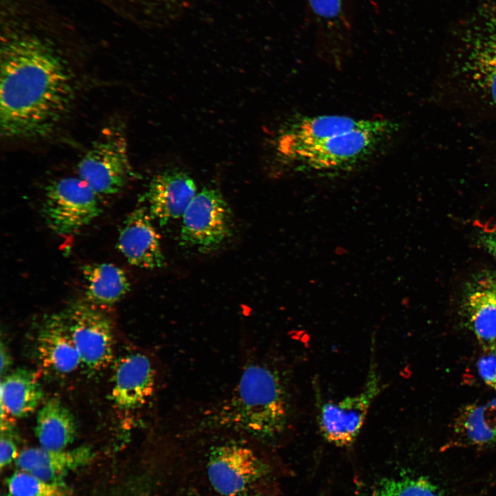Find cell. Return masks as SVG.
Masks as SVG:
<instances>
[{"label": "cell", "mask_w": 496, "mask_h": 496, "mask_svg": "<svg viewBox=\"0 0 496 496\" xmlns=\"http://www.w3.org/2000/svg\"><path fill=\"white\" fill-rule=\"evenodd\" d=\"M196 185L186 172L170 169L155 175L145 194L148 211L161 226L183 216L196 192Z\"/></svg>", "instance_id": "obj_11"}, {"label": "cell", "mask_w": 496, "mask_h": 496, "mask_svg": "<svg viewBox=\"0 0 496 496\" xmlns=\"http://www.w3.org/2000/svg\"><path fill=\"white\" fill-rule=\"evenodd\" d=\"M372 120L342 115L302 117L292 122L280 134L278 149L284 157L302 147L366 127Z\"/></svg>", "instance_id": "obj_12"}, {"label": "cell", "mask_w": 496, "mask_h": 496, "mask_svg": "<svg viewBox=\"0 0 496 496\" xmlns=\"http://www.w3.org/2000/svg\"><path fill=\"white\" fill-rule=\"evenodd\" d=\"M8 493L11 496H69L63 482H51L41 479L29 472L21 471L13 473L7 479Z\"/></svg>", "instance_id": "obj_24"}, {"label": "cell", "mask_w": 496, "mask_h": 496, "mask_svg": "<svg viewBox=\"0 0 496 496\" xmlns=\"http://www.w3.org/2000/svg\"><path fill=\"white\" fill-rule=\"evenodd\" d=\"M37 336L39 358L46 369L68 374L81 363L63 312L45 319Z\"/></svg>", "instance_id": "obj_15"}, {"label": "cell", "mask_w": 496, "mask_h": 496, "mask_svg": "<svg viewBox=\"0 0 496 496\" xmlns=\"http://www.w3.org/2000/svg\"><path fill=\"white\" fill-rule=\"evenodd\" d=\"M138 28H165L180 18L193 0H93Z\"/></svg>", "instance_id": "obj_17"}, {"label": "cell", "mask_w": 496, "mask_h": 496, "mask_svg": "<svg viewBox=\"0 0 496 496\" xmlns=\"http://www.w3.org/2000/svg\"><path fill=\"white\" fill-rule=\"evenodd\" d=\"M364 386L356 394L338 401L318 398L317 423L322 436L338 446H348L359 435L369 409L383 389L373 358L371 359Z\"/></svg>", "instance_id": "obj_5"}, {"label": "cell", "mask_w": 496, "mask_h": 496, "mask_svg": "<svg viewBox=\"0 0 496 496\" xmlns=\"http://www.w3.org/2000/svg\"><path fill=\"white\" fill-rule=\"evenodd\" d=\"M471 28L467 61L474 77L496 105V15L488 14Z\"/></svg>", "instance_id": "obj_18"}, {"label": "cell", "mask_w": 496, "mask_h": 496, "mask_svg": "<svg viewBox=\"0 0 496 496\" xmlns=\"http://www.w3.org/2000/svg\"><path fill=\"white\" fill-rule=\"evenodd\" d=\"M87 302L96 306H111L130 291V283L125 271L109 262H93L82 267Z\"/></svg>", "instance_id": "obj_19"}, {"label": "cell", "mask_w": 496, "mask_h": 496, "mask_svg": "<svg viewBox=\"0 0 496 496\" xmlns=\"http://www.w3.org/2000/svg\"><path fill=\"white\" fill-rule=\"evenodd\" d=\"M99 195L80 177H63L45 187L43 215L59 235H70L89 225L101 213Z\"/></svg>", "instance_id": "obj_6"}, {"label": "cell", "mask_w": 496, "mask_h": 496, "mask_svg": "<svg viewBox=\"0 0 496 496\" xmlns=\"http://www.w3.org/2000/svg\"><path fill=\"white\" fill-rule=\"evenodd\" d=\"M293 410L286 375L276 365L254 362L245 367L231 393L207 410L196 424L273 440L290 428Z\"/></svg>", "instance_id": "obj_2"}, {"label": "cell", "mask_w": 496, "mask_h": 496, "mask_svg": "<svg viewBox=\"0 0 496 496\" xmlns=\"http://www.w3.org/2000/svg\"><path fill=\"white\" fill-rule=\"evenodd\" d=\"M481 238L486 249L496 259V229L485 230Z\"/></svg>", "instance_id": "obj_28"}, {"label": "cell", "mask_w": 496, "mask_h": 496, "mask_svg": "<svg viewBox=\"0 0 496 496\" xmlns=\"http://www.w3.org/2000/svg\"><path fill=\"white\" fill-rule=\"evenodd\" d=\"M1 496H11L9 493L6 495H2Z\"/></svg>", "instance_id": "obj_30"}, {"label": "cell", "mask_w": 496, "mask_h": 496, "mask_svg": "<svg viewBox=\"0 0 496 496\" xmlns=\"http://www.w3.org/2000/svg\"><path fill=\"white\" fill-rule=\"evenodd\" d=\"M10 364V358L8 355V352L6 348L3 345V342L1 344V372L3 374V371H6L8 366Z\"/></svg>", "instance_id": "obj_29"}, {"label": "cell", "mask_w": 496, "mask_h": 496, "mask_svg": "<svg viewBox=\"0 0 496 496\" xmlns=\"http://www.w3.org/2000/svg\"><path fill=\"white\" fill-rule=\"evenodd\" d=\"M94 457L90 446H81L70 450L29 448L23 450L15 460L21 471L47 482H62L69 472L87 464Z\"/></svg>", "instance_id": "obj_16"}, {"label": "cell", "mask_w": 496, "mask_h": 496, "mask_svg": "<svg viewBox=\"0 0 496 496\" xmlns=\"http://www.w3.org/2000/svg\"><path fill=\"white\" fill-rule=\"evenodd\" d=\"M455 433L469 444H496V398L486 404H468L454 422Z\"/></svg>", "instance_id": "obj_22"}, {"label": "cell", "mask_w": 496, "mask_h": 496, "mask_svg": "<svg viewBox=\"0 0 496 496\" xmlns=\"http://www.w3.org/2000/svg\"><path fill=\"white\" fill-rule=\"evenodd\" d=\"M266 465L250 448L233 443L213 448L207 473L214 489L223 496H236L262 477Z\"/></svg>", "instance_id": "obj_9"}, {"label": "cell", "mask_w": 496, "mask_h": 496, "mask_svg": "<svg viewBox=\"0 0 496 496\" xmlns=\"http://www.w3.org/2000/svg\"><path fill=\"white\" fill-rule=\"evenodd\" d=\"M77 172L99 196L121 192L134 176L123 132L105 129L79 162Z\"/></svg>", "instance_id": "obj_4"}, {"label": "cell", "mask_w": 496, "mask_h": 496, "mask_svg": "<svg viewBox=\"0 0 496 496\" xmlns=\"http://www.w3.org/2000/svg\"><path fill=\"white\" fill-rule=\"evenodd\" d=\"M154 384V369L149 358L139 352L127 354L115 368L112 399L121 409L140 407L152 395Z\"/></svg>", "instance_id": "obj_13"}, {"label": "cell", "mask_w": 496, "mask_h": 496, "mask_svg": "<svg viewBox=\"0 0 496 496\" xmlns=\"http://www.w3.org/2000/svg\"><path fill=\"white\" fill-rule=\"evenodd\" d=\"M231 213L221 193L204 187L196 194L183 215L182 245L202 253L218 248L231 235Z\"/></svg>", "instance_id": "obj_7"}, {"label": "cell", "mask_w": 496, "mask_h": 496, "mask_svg": "<svg viewBox=\"0 0 496 496\" xmlns=\"http://www.w3.org/2000/svg\"><path fill=\"white\" fill-rule=\"evenodd\" d=\"M477 369L485 384L496 390V347L484 349Z\"/></svg>", "instance_id": "obj_26"}, {"label": "cell", "mask_w": 496, "mask_h": 496, "mask_svg": "<svg viewBox=\"0 0 496 496\" xmlns=\"http://www.w3.org/2000/svg\"><path fill=\"white\" fill-rule=\"evenodd\" d=\"M318 34L328 41L345 39L350 25L343 0H307Z\"/></svg>", "instance_id": "obj_23"}, {"label": "cell", "mask_w": 496, "mask_h": 496, "mask_svg": "<svg viewBox=\"0 0 496 496\" xmlns=\"http://www.w3.org/2000/svg\"><path fill=\"white\" fill-rule=\"evenodd\" d=\"M13 427L8 429L1 430L0 440V467L10 464L13 460H16L19 454L16 441L14 439Z\"/></svg>", "instance_id": "obj_27"}, {"label": "cell", "mask_w": 496, "mask_h": 496, "mask_svg": "<svg viewBox=\"0 0 496 496\" xmlns=\"http://www.w3.org/2000/svg\"><path fill=\"white\" fill-rule=\"evenodd\" d=\"M397 124L373 118L358 128L302 147L283 157L300 171L334 173L348 171L369 160L397 132Z\"/></svg>", "instance_id": "obj_3"}, {"label": "cell", "mask_w": 496, "mask_h": 496, "mask_svg": "<svg viewBox=\"0 0 496 496\" xmlns=\"http://www.w3.org/2000/svg\"><path fill=\"white\" fill-rule=\"evenodd\" d=\"M81 363L93 371L106 367L113 356L114 334L109 318L87 301L63 312Z\"/></svg>", "instance_id": "obj_8"}, {"label": "cell", "mask_w": 496, "mask_h": 496, "mask_svg": "<svg viewBox=\"0 0 496 496\" xmlns=\"http://www.w3.org/2000/svg\"><path fill=\"white\" fill-rule=\"evenodd\" d=\"M37 375L28 369H18L1 380V406L14 417L30 415L43 397Z\"/></svg>", "instance_id": "obj_21"}, {"label": "cell", "mask_w": 496, "mask_h": 496, "mask_svg": "<svg viewBox=\"0 0 496 496\" xmlns=\"http://www.w3.org/2000/svg\"><path fill=\"white\" fill-rule=\"evenodd\" d=\"M373 496H443L440 490L424 477H402L381 482Z\"/></svg>", "instance_id": "obj_25"}, {"label": "cell", "mask_w": 496, "mask_h": 496, "mask_svg": "<svg viewBox=\"0 0 496 496\" xmlns=\"http://www.w3.org/2000/svg\"><path fill=\"white\" fill-rule=\"evenodd\" d=\"M152 220L145 207H138L123 223L116 247L132 265L155 269L165 264L161 236Z\"/></svg>", "instance_id": "obj_10"}, {"label": "cell", "mask_w": 496, "mask_h": 496, "mask_svg": "<svg viewBox=\"0 0 496 496\" xmlns=\"http://www.w3.org/2000/svg\"><path fill=\"white\" fill-rule=\"evenodd\" d=\"M463 310L483 349L496 347V273L485 271L475 277L467 288Z\"/></svg>", "instance_id": "obj_14"}, {"label": "cell", "mask_w": 496, "mask_h": 496, "mask_svg": "<svg viewBox=\"0 0 496 496\" xmlns=\"http://www.w3.org/2000/svg\"><path fill=\"white\" fill-rule=\"evenodd\" d=\"M76 25L48 0H0V127L9 139L52 132L69 112L74 78L64 44Z\"/></svg>", "instance_id": "obj_1"}, {"label": "cell", "mask_w": 496, "mask_h": 496, "mask_svg": "<svg viewBox=\"0 0 496 496\" xmlns=\"http://www.w3.org/2000/svg\"><path fill=\"white\" fill-rule=\"evenodd\" d=\"M34 431L41 447L63 450L74 442L76 424L70 411L59 400L52 398L39 410Z\"/></svg>", "instance_id": "obj_20"}]
</instances>
